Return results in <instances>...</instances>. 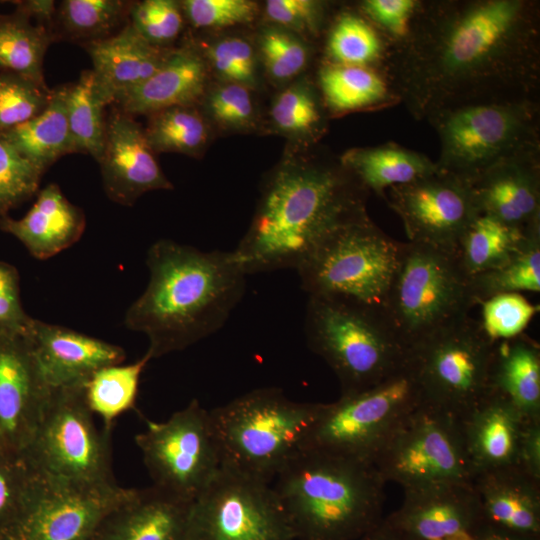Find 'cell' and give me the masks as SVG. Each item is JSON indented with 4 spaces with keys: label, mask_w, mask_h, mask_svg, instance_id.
<instances>
[{
    "label": "cell",
    "mask_w": 540,
    "mask_h": 540,
    "mask_svg": "<svg viewBox=\"0 0 540 540\" xmlns=\"http://www.w3.org/2000/svg\"><path fill=\"white\" fill-rule=\"evenodd\" d=\"M416 120L461 106L539 101L537 0H419L378 68Z\"/></svg>",
    "instance_id": "cell-1"
},
{
    "label": "cell",
    "mask_w": 540,
    "mask_h": 540,
    "mask_svg": "<svg viewBox=\"0 0 540 540\" xmlns=\"http://www.w3.org/2000/svg\"><path fill=\"white\" fill-rule=\"evenodd\" d=\"M369 191L339 158L290 154L264 180L233 251L248 275L297 269L326 239L369 217Z\"/></svg>",
    "instance_id": "cell-2"
},
{
    "label": "cell",
    "mask_w": 540,
    "mask_h": 540,
    "mask_svg": "<svg viewBox=\"0 0 540 540\" xmlns=\"http://www.w3.org/2000/svg\"><path fill=\"white\" fill-rule=\"evenodd\" d=\"M149 281L124 316L147 336L150 359L182 351L219 331L242 300L247 274L233 251H202L160 239L147 252Z\"/></svg>",
    "instance_id": "cell-3"
},
{
    "label": "cell",
    "mask_w": 540,
    "mask_h": 540,
    "mask_svg": "<svg viewBox=\"0 0 540 540\" xmlns=\"http://www.w3.org/2000/svg\"><path fill=\"white\" fill-rule=\"evenodd\" d=\"M385 485L371 462L301 450L272 485L297 540H358L383 519Z\"/></svg>",
    "instance_id": "cell-4"
},
{
    "label": "cell",
    "mask_w": 540,
    "mask_h": 540,
    "mask_svg": "<svg viewBox=\"0 0 540 540\" xmlns=\"http://www.w3.org/2000/svg\"><path fill=\"white\" fill-rule=\"evenodd\" d=\"M319 406L264 387L209 410L221 466L271 483L302 450Z\"/></svg>",
    "instance_id": "cell-5"
},
{
    "label": "cell",
    "mask_w": 540,
    "mask_h": 540,
    "mask_svg": "<svg viewBox=\"0 0 540 540\" xmlns=\"http://www.w3.org/2000/svg\"><path fill=\"white\" fill-rule=\"evenodd\" d=\"M304 332L310 350L336 375L341 395L378 384L409 353L383 311L338 299L308 296Z\"/></svg>",
    "instance_id": "cell-6"
},
{
    "label": "cell",
    "mask_w": 540,
    "mask_h": 540,
    "mask_svg": "<svg viewBox=\"0 0 540 540\" xmlns=\"http://www.w3.org/2000/svg\"><path fill=\"white\" fill-rule=\"evenodd\" d=\"M476 306L456 251L402 242L384 314L409 350Z\"/></svg>",
    "instance_id": "cell-7"
},
{
    "label": "cell",
    "mask_w": 540,
    "mask_h": 540,
    "mask_svg": "<svg viewBox=\"0 0 540 540\" xmlns=\"http://www.w3.org/2000/svg\"><path fill=\"white\" fill-rule=\"evenodd\" d=\"M539 108V101H515L437 113L428 122L439 138L438 170L471 184L500 162L540 155Z\"/></svg>",
    "instance_id": "cell-8"
},
{
    "label": "cell",
    "mask_w": 540,
    "mask_h": 540,
    "mask_svg": "<svg viewBox=\"0 0 540 540\" xmlns=\"http://www.w3.org/2000/svg\"><path fill=\"white\" fill-rule=\"evenodd\" d=\"M414 358H406L378 384L320 403L302 450H318L373 463L400 421L424 402Z\"/></svg>",
    "instance_id": "cell-9"
},
{
    "label": "cell",
    "mask_w": 540,
    "mask_h": 540,
    "mask_svg": "<svg viewBox=\"0 0 540 540\" xmlns=\"http://www.w3.org/2000/svg\"><path fill=\"white\" fill-rule=\"evenodd\" d=\"M402 242L370 217L326 239L296 269L308 296L338 299L383 311Z\"/></svg>",
    "instance_id": "cell-10"
},
{
    "label": "cell",
    "mask_w": 540,
    "mask_h": 540,
    "mask_svg": "<svg viewBox=\"0 0 540 540\" xmlns=\"http://www.w3.org/2000/svg\"><path fill=\"white\" fill-rule=\"evenodd\" d=\"M84 387L52 388L39 425L22 456L38 474L68 482L116 485L110 430L99 429Z\"/></svg>",
    "instance_id": "cell-11"
},
{
    "label": "cell",
    "mask_w": 540,
    "mask_h": 540,
    "mask_svg": "<svg viewBox=\"0 0 540 540\" xmlns=\"http://www.w3.org/2000/svg\"><path fill=\"white\" fill-rule=\"evenodd\" d=\"M373 465L403 490L434 484H468L475 476L459 419L426 401L409 412L386 439Z\"/></svg>",
    "instance_id": "cell-12"
},
{
    "label": "cell",
    "mask_w": 540,
    "mask_h": 540,
    "mask_svg": "<svg viewBox=\"0 0 540 540\" xmlns=\"http://www.w3.org/2000/svg\"><path fill=\"white\" fill-rule=\"evenodd\" d=\"M153 486L193 502L221 467V454L209 410L197 399L167 420H147L135 436Z\"/></svg>",
    "instance_id": "cell-13"
},
{
    "label": "cell",
    "mask_w": 540,
    "mask_h": 540,
    "mask_svg": "<svg viewBox=\"0 0 540 540\" xmlns=\"http://www.w3.org/2000/svg\"><path fill=\"white\" fill-rule=\"evenodd\" d=\"M495 342L466 316L409 349L424 400L459 417L488 393Z\"/></svg>",
    "instance_id": "cell-14"
},
{
    "label": "cell",
    "mask_w": 540,
    "mask_h": 540,
    "mask_svg": "<svg viewBox=\"0 0 540 540\" xmlns=\"http://www.w3.org/2000/svg\"><path fill=\"white\" fill-rule=\"evenodd\" d=\"M270 483L221 466L191 503L187 540H294Z\"/></svg>",
    "instance_id": "cell-15"
},
{
    "label": "cell",
    "mask_w": 540,
    "mask_h": 540,
    "mask_svg": "<svg viewBox=\"0 0 540 540\" xmlns=\"http://www.w3.org/2000/svg\"><path fill=\"white\" fill-rule=\"evenodd\" d=\"M131 490L117 484H78L34 471L25 499L4 528L2 540H78L89 535Z\"/></svg>",
    "instance_id": "cell-16"
},
{
    "label": "cell",
    "mask_w": 540,
    "mask_h": 540,
    "mask_svg": "<svg viewBox=\"0 0 540 540\" xmlns=\"http://www.w3.org/2000/svg\"><path fill=\"white\" fill-rule=\"evenodd\" d=\"M384 200L401 219L408 241L452 251L479 214L471 185L439 170L389 188Z\"/></svg>",
    "instance_id": "cell-17"
},
{
    "label": "cell",
    "mask_w": 540,
    "mask_h": 540,
    "mask_svg": "<svg viewBox=\"0 0 540 540\" xmlns=\"http://www.w3.org/2000/svg\"><path fill=\"white\" fill-rule=\"evenodd\" d=\"M98 164L107 197L119 205L132 206L149 191L173 189L146 138L144 126L117 107L106 117Z\"/></svg>",
    "instance_id": "cell-18"
},
{
    "label": "cell",
    "mask_w": 540,
    "mask_h": 540,
    "mask_svg": "<svg viewBox=\"0 0 540 540\" xmlns=\"http://www.w3.org/2000/svg\"><path fill=\"white\" fill-rule=\"evenodd\" d=\"M27 336H0V441L22 455L51 394Z\"/></svg>",
    "instance_id": "cell-19"
},
{
    "label": "cell",
    "mask_w": 540,
    "mask_h": 540,
    "mask_svg": "<svg viewBox=\"0 0 540 540\" xmlns=\"http://www.w3.org/2000/svg\"><path fill=\"white\" fill-rule=\"evenodd\" d=\"M385 519L404 540H441L468 536L481 513L471 485L445 483L404 490L401 507Z\"/></svg>",
    "instance_id": "cell-20"
},
{
    "label": "cell",
    "mask_w": 540,
    "mask_h": 540,
    "mask_svg": "<svg viewBox=\"0 0 540 540\" xmlns=\"http://www.w3.org/2000/svg\"><path fill=\"white\" fill-rule=\"evenodd\" d=\"M27 337L51 388L84 387L98 370L125 360L120 346L61 325L33 319Z\"/></svg>",
    "instance_id": "cell-21"
},
{
    "label": "cell",
    "mask_w": 540,
    "mask_h": 540,
    "mask_svg": "<svg viewBox=\"0 0 540 540\" xmlns=\"http://www.w3.org/2000/svg\"><path fill=\"white\" fill-rule=\"evenodd\" d=\"M470 185L479 213L523 232L540 229V155L500 162Z\"/></svg>",
    "instance_id": "cell-22"
},
{
    "label": "cell",
    "mask_w": 540,
    "mask_h": 540,
    "mask_svg": "<svg viewBox=\"0 0 540 540\" xmlns=\"http://www.w3.org/2000/svg\"><path fill=\"white\" fill-rule=\"evenodd\" d=\"M191 503L153 485L132 489L87 540H187Z\"/></svg>",
    "instance_id": "cell-23"
},
{
    "label": "cell",
    "mask_w": 540,
    "mask_h": 540,
    "mask_svg": "<svg viewBox=\"0 0 540 540\" xmlns=\"http://www.w3.org/2000/svg\"><path fill=\"white\" fill-rule=\"evenodd\" d=\"M458 419L475 475L517 466L522 432L530 420L509 401L488 392Z\"/></svg>",
    "instance_id": "cell-24"
},
{
    "label": "cell",
    "mask_w": 540,
    "mask_h": 540,
    "mask_svg": "<svg viewBox=\"0 0 540 540\" xmlns=\"http://www.w3.org/2000/svg\"><path fill=\"white\" fill-rule=\"evenodd\" d=\"M208 70L198 48L183 44L173 49L150 78L119 94L113 104L131 116H147L172 106H198L207 91Z\"/></svg>",
    "instance_id": "cell-25"
},
{
    "label": "cell",
    "mask_w": 540,
    "mask_h": 540,
    "mask_svg": "<svg viewBox=\"0 0 540 540\" xmlns=\"http://www.w3.org/2000/svg\"><path fill=\"white\" fill-rule=\"evenodd\" d=\"M481 523L540 536V480L518 466L477 473L471 483Z\"/></svg>",
    "instance_id": "cell-26"
},
{
    "label": "cell",
    "mask_w": 540,
    "mask_h": 540,
    "mask_svg": "<svg viewBox=\"0 0 540 540\" xmlns=\"http://www.w3.org/2000/svg\"><path fill=\"white\" fill-rule=\"evenodd\" d=\"M83 48L92 61L96 89L108 105L150 78L174 49L151 45L129 23L117 34Z\"/></svg>",
    "instance_id": "cell-27"
},
{
    "label": "cell",
    "mask_w": 540,
    "mask_h": 540,
    "mask_svg": "<svg viewBox=\"0 0 540 540\" xmlns=\"http://www.w3.org/2000/svg\"><path fill=\"white\" fill-rule=\"evenodd\" d=\"M1 226L18 238L35 258L49 259L75 244L86 227L84 211L70 202L61 188L49 183L37 193L24 217L4 218Z\"/></svg>",
    "instance_id": "cell-28"
},
{
    "label": "cell",
    "mask_w": 540,
    "mask_h": 540,
    "mask_svg": "<svg viewBox=\"0 0 540 540\" xmlns=\"http://www.w3.org/2000/svg\"><path fill=\"white\" fill-rule=\"evenodd\" d=\"M488 392L509 401L528 420H540V347L521 334L495 342Z\"/></svg>",
    "instance_id": "cell-29"
},
{
    "label": "cell",
    "mask_w": 540,
    "mask_h": 540,
    "mask_svg": "<svg viewBox=\"0 0 540 540\" xmlns=\"http://www.w3.org/2000/svg\"><path fill=\"white\" fill-rule=\"evenodd\" d=\"M47 108L33 119L0 133V141L14 148L42 175L65 155L76 153L67 111V84L52 89Z\"/></svg>",
    "instance_id": "cell-30"
},
{
    "label": "cell",
    "mask_w": 540,
    "mask_h": 540,
    "mask_svg": "<svg viewBox=\"0 0 540 540\" xmlns=\"http://www.w3.org/2000/svg\"><path fill=\"white\" fill-rule=\"evenodd\" d=\"M339 159L369 192L383 199L389 188L438 171L436 162L425 154L393 142L351 148Z\"/></svg>",
    "instance_id": "cell-31"
},
{
    "label": "cell",
    "mask_w": 540,
    "mask_h": 540,
    "mask_svg": "<svg viewBox=\"0 0 540 540\" xmlns=\"http://www.w3.org/2000/svg\"><path fill=\"white\" fill-rule=\"evenodd\" d=\"M318 84L324 107L333 114L377 109L399 102L383 74L374 67L326 61L319 69Z\"/></svg>",
    "instance_id": "cell-32"
},
{
    "label": "cell",
    "mask_w": 540,
    "mask_h": 540,
    "mask_svg": "<svg viewBox=\"0 0 540 540\" xmlns=\"http://www.w3.org/2000/svg\"><path fill=\"white\" fill-rule=\"evenodd\" d=\"M131 3L126 0L57 2L52 29L55 42L67 41L84 47L117 34L129 23Z\"/></svg>",
    "instance_id": "cell-33"
},
{
    "label": "cell",
    "mask_w": 540,
    "mask_h": 540,
    "mask_svg": "<svg viewBox=\"0 0 540 540\" xmlns=\"http://www.w3.org/2000/svg\"><path fill=\"white\" fill-rule=\"evenodd\" d=\"M55 43L52 32L33 23L29 15L15 8L0 14V72H13L46 85L44 58Z\"/></svg>",
    "instance_id": "cell-34"
},
{
    "label": "cell",
    "mask_w": 540,
    "mask_h": 540,
    "mask_svg": "<svg viewBox=\"0 0 540 540\" xmlns=\"http://www.w3.org/2000/svg\"><path fill=\"white\" fill-rule=\"evenodd\" d=\"M535 231L540 229L523 232L492 216L479 213L461 236L457 256L464 271L471 277L509 260L526 237Z\"/></svg>",
    "instance_id": "cell-35"
},
{
    "label": "cell",
    "mask_w": 540,
    "mask_h": 540,
    "mask_svg": "<svg viewBox=\"0 0 540 540\" xmlns=\"http://www.w3.org/2000/svg\"><path fill=\"white\" fill-rule=\"evenodd\" d=\"M146 138L158 153L199 157L210 138V122L197 106H172L147 115Z\"/></svg>",
    "instance_id": "cell-36"
},
{
    "label": "cell",
    "mask_w": 540,
    "mask_h": 540,
    "mask_svg": "<svg viewBox=\"0 0 540 540\" xmlns=\"http://www.w3.org/2000/svg\"><path fill=\"white\" fill-rule=\"evenodd\" d=\"M269 118L277 133L305 146L316 142L326 129L322 99L305 80L296 81L277 94Z\"/></svg>",
    "instance_id": "cell-37"
},
{
    "label": "cell",
    "mask_w": 540,
    "mask_h": 540,
    "mask_svg": "<svg viewBox=\"0 0 540 540\" xmlns=\"http://www.w3.org/2000/svg\"><path fill=\"white\" fill-rule=\"evenodd\" d=\"M107 102L98 93L93 71L84 70L67 84L66 111L76 153H85L97 162L105 140Z\"/></svg>",
    "instance_id": "cell-38"
},
{
    "label": "cell",
    "mask_w": 540,
    "mask_h": 540,
    "mask_svg": "<svg viewBox=\"0 0 540 540\" xmlns=\"http://www.w3.org/2000/svg\"><path fill=\"white\" fill-rule=\"evenodd\" d=\"M476 305L500 294L540 292V231L526 237L512 257L491 270L470 277Z\"/></svg>",
    "instance_id": "cell-39"
},
{
    "label": "cell",
    "mask_w": 540,
    "mask_h": 540,
    "mask_svg": "<svg viewBox=\"0 0 540 540\" xmlns=\"http://www.w3.org/2000/svg\"><path fill=\"white\" fill-rule=\"evenodd\" d=\"M143 357L134 363L115 364L95 372L84 385L85 400L94 415L111 429L114 420L135 407L141 374L150 361Z\"/></svg>",
    "instance_id": "cell-40"
},
{
    "label": "cell",
    "mask_w": 540,
    "mask_h": 540,
    "mask_svg": "<svg viewBox=\"0 0 540 540\" xmlns=\"http://www.w3.org/2000/svg\"><path fill=\"white\" fill-rule=\"evenodd\" d=\"M386 51L381 32L361 13L342 12L326 40L328 62L379 68Z\"/></svg>",
    "instance_id": "cell-41"
},
{
    "label": "cell",
    "mask_w": 540,
    "mask_h": 540,
    "mask_svg": "<svg viewBox=\"0 0 540 540\" xmlns=\"http://www.w3.org/2000/svg\"><path fill=\"white\" fill-rule=\"evenodd\" d=\"M52 90L31 78L0 72V133L41 114L52 99Z\"/></svg>",
    "instance_id": "cell-42"
},
{
    "label": "cell",
    "mask_w": 540,
    "mask_h": 540,
    "mask_svg": "<svg viewBox=\"0 0 540 540\" xmlns=\"http://www.w3.org/2000/svg\"><path fill=\"white\" fill-rule=\"evenodd\" d=\"M185 17L179 1H132L129 24L148 43L162 49H173L181 35Z\"/></svg>",
    "instance_id": "cell-43"
},
{
    "label": "cell",
    "mask_w": 540,
    "mask_h": 540,
    "mask_svg": "<svg viewBox=\"0 0 540 540\" xmlns=\"http://www.w3.org/2000/svg\"><path fill=\"white\" fill-rule=\"evenodd\" d=\"M258 52L267 74L278 82L299 75L310 55L308 45L299 35L274 25L260 32Z\"/></svg>",
    "instance_id": "cell-44"
},
{
    "label": "cell",
    "mask_w": 540,
    "mask_h": 540,
    "mask_svg": "<svg viewBox=\"0 0 540 540\" xmlns=\"http://www.w3.org/2000/svg\"><path fill=\"white\" fill-rule=\"evenodd\" d=\"M252 89L238 83L223 82L206 91L203 99L204 116L219 127L236 132H246L257 122V107Z\"/></svg>",
    "instance_id": "cell-45"
},
{
    "label": "cell",
    "mask_w": 540,
    "mask_h": 540,
    "mask_svg": "<svg viewBox=\"0 0 540 540\" xmlns=\"http://www.w3.org/2000/svg\"><path fill=\"white\" fill-rule=\"evenodd\" d=\"M481 327L487 337L501 341L524 333L532 318L539 311L520 293L496 295L482 304Z\"/></svg>",
    "instance_id": "cell-46"
},
{
    "label": "cell",
    "mask_w": 540,
    "mask_h": 540,
    "mask_svg": "<svg viewBox=\"0 0 540 540\" xmlns=\"http://www.w3.org/2000/svg\"><path fill=\"white\" fill-rule=\"evenodd\" d=\"M203 57L223 82L257 84L256 53L251 43L242 37H225L207 47Z\"/></svg>",
    "instance_id": "cell-47"
},
{
    "label": "cell",
    "mask_w": 540,
    "mask_h": 540,
    "mask_svg": "<svg viewBox=\"0 0 540 540\" xmlns=\"http://www.w3.org/2000/svg\"><path fill=\"white\" fill-rule=\"evenodd\" d=\"M42 176L14 148L0 141V219L38 193Z\"/></svg>",
    "instance_id": "cell-48"
},
{
    "label": "cell",
    "mask_w": 540,
    "mask_h": 540,
    "mask_svg": "<svg viewBox=\"0 0 540 540\" xmlns=\"http://www.w3.org/2000/svg\"><path fill=\"white\" fill-rule=\"evenodd\" d=\"M180 4L185 21L197 29L249 24L258 14L257 4L250 0H185Z\"/></svg>",
    "instance_id": "cell-49"
},
{
    "label": "cell",
    "mask_w": 540,
    "mask_h": 540,
    "mask_svg": "<svg viewBox=\"0 0 540 540\" xmlns=\"http://www.w3.org/2000/svg\"><path fill=\"white\" fill-rule=\"evenodd\" d=\"M325 8V3L315 0H268L265 15L274 26L316 37L324 23Z\"/></svg>",
    "instance_id": "cell-50"
},
{
    "label": "cell",
    "mask_w": 540,
    "mask_h": 540,
    "mask_svg": "<svg viewBox=\"0 0 540 540\" xmlns=\"http://www.w3.org/2000/svg\"><path fill=\"white\" fill-rule=\"evenodd\" d=\"M418 3L419 0H364L359 4V10L387 43H393L409 33Z\"/></svg>",
    "instance_id": "cell-51"
},
{
    "label": "cell",
    "mask_w": 540,
    "mask_h": 540,
    "mask_svg": "<svg viewBox=\"0 0 540 540\" xmlns=\"http://www.w3.org/2000/svg\"><path fill=\"white\" fill-rule=\"evenodd\" d=\"M32 322L20 305L15 270L0 263V336H27Z\"/></svg>",
    "instance_id": "cell-52"
},
{
    "label": "cell",
    "mask_w": 540,
    "mask_h": 540,
    "mask_svg": "<svg viewBox=\"0 0 540 540\" xmlns=\"http://www.w3.org/2000/svg\"><path fill=\"white\" fill-rule=\"evenodd\" d=\"M33 477L34 471L24 457L16 467L0 464V521L10 516V522L14 518L25 499Z\"/></svg>",
    "instance_id": "cell-53"
},
{
    "label": "cell",
    "mask_w": 540,
    "mask_h": 540,
    "mask_svg": "<svg viewBox=\"0 0 540 540\" xmlns=\"http://www.w3.org/2000/svg\"><path fill=\"white\" fill-rule=\"evenodd\" d=\"M517 466L540 480V420L528 421L523 429Z\"/></svg>",
    "instance_id": "cell-54"
},
{
    "label": "cell",
    "mask_w": 540,
    "mask_h": 540,
    "mask_svg": "<svg viewBox=\"0 0 540 540\" xmlns=\"http://www.w3.org/2000/svg\"><path fill=\"white\" fill-rule=\"evenodd\" d=\"M13 3H15L17 9L29 15L36 23L46 26L53 34L52 29L57 2L51 0H26Z\"/></svg>",
    "instance_id": "cell-55"
},
{
    "label": "cell",
    "mask_w": 540,
    "mask_h": 540,
    "mask_svg": "<svg viewBox=\"0 0 540 540\" xmlns=\"http://www.w3.org/2000/svg\"><path fill=\"white\" fill-rule=\"evenodd\" d=\"M468 540H540V536L514 533L480 523L468 535Z\"/></svg>",
    "instance_id": "cell-56"
},
{
    "label": "cell",
    "mask_w": 540,
    "mask_h": 540,
    "mask_svg": "<svg viewBox=\"0 0 540 540\" xmlns=\"http://www.w3.org/2000/svg\"><path fill=\"white\" fill-rule=\"evenodd\" d=\"M358 540H404L385 518Z\"/></svg>",
    "instance_id": "cell-57"
},
{
    "label": "cell",
    "mask_w": 540,
    "mask_h": 540,
    "mask_svg": "<svg viewBox=\"0 0 540 540\" xmlns=\"http://www.w3.org/2000/svg\"><path fill=\"white\" fill-rule=\"evenodd\" d=\"M441 540H468V536H460V537H455V538H446V539H441Z\"/></svg>",
    "instance_id": "cell-58"
},
{
    "label": "cell",
    "mask_w": 540,
    "mask_h": 540,
    "mask_svg": "<svg viewBox=\"0 0 540 540\" xmlns=\"http://www.w3.org/2000/svg\"><path fill=\"white\" fill-rule=\"evenodd\" d=\"M88 536H89V535L84 536V537H82V538H80V539H78V540H87Z\"/></svg>",
    "instance_id": "cell-59"
},
{
    "label": "cell",
    "mask_w": 540,
    "mask_h": 540,
    "mask_svg": "<svg viewBox=\"0 0 540 540\" xmlns=\"http://www.w3.org/2000/svg\"><path fill=\"white\" fill-rule=\"evenodd\" d=\"M2 540V539H1Z\"/></svg>",
    "instance_id": "cell-60"
}]
</instances>
